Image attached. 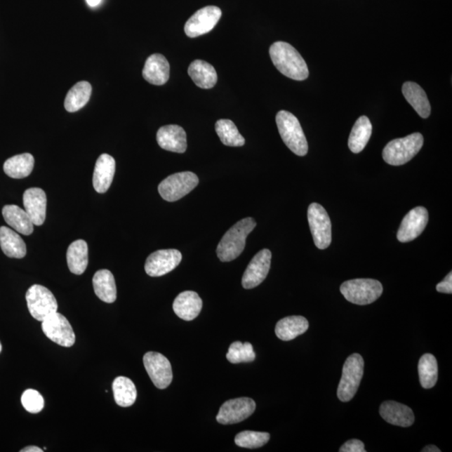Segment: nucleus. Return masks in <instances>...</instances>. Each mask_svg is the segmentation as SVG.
<instances>
[{
  "label": "nucleus",
  "mask_w": 452,
  "mask_h": 452,
  "mask_svg": "<svg viewBox=\"0 0 452 452\" xmlns=\"http://www.w3.org/2000/svg\"><path fill=\"white\" fill-rule=\"evenodd\" d=\"M269 53L274 66L286 77L295 81H304L310 76L305 60L288 43L284 41L273 43Z\"/></svg>",
  "instance_id": "f257e3e1"
},
{
  "label": "nucleus",
  "mask_w": 452,
  "mask_h": 452,
  "mask_svg": "<svg viewBox=\"0 0 452 452\" xmlns=\"http://www.w3.org/2000/svg\"><path fill=\"white\" fill-rule=\"evenodd\" d=\"M255 226V220L249 217L238 221L224 234L216 250L217 256L221 262H232L242 253L246 247V238Z\"/></svg>",
  "instance_id": "f03ea898"
},
{
  "label": "nucleus",
  "mask_w": 452,
  "mask_h": 452,
  "mask_svg": "<svg viewBox=\"0 0 452 452\" xmlns=\"http://www.w3.org/2000/svg\"><path fill=\"white\" fill-rule=\"evenodd\" d=\"M276 121L280 135L286 147L298 156H305L308 145L301 124L293 113L280 111L276 117Z\"/></svg>",
  "instance_id": "7ed1b4c3"
},
{
  "label": "nucleus",
  "mask_w": 452,
  "mask_h": 452,
  "mask_svg": "<svg viewBox=\"0 0 452 452\" xmlns=\"http://www.w3.org/2000/svg\"><path fill=\"white\" fill-rule=\"evenodd\" d=\"M423 134L415 133L406 138L394 139L383 150V159L393 166L406 164L419 153L423 147Z\"/></svg>",
  "instance_id": "20e7f679"
},
{
  "label": "nucleus",
  "mask_w": 452,
  "mask_h": 452,
  "mask_svg": "<svg viewBox=\"0 0 452 452\" xmlns=\"http://www.w3.org/2000/svg\"><path fill=\"white\" fill-rule=\"evenodd\" d=\"M364 367V359L359 354H352L346 359L343 364L340 383L338 387L339 401L349 402L354 397L362 380Z\"/></svg>",
  "instance_id": "39448f33"
},
{
  "label": "nucleus",
  "mask_w": 452,
  "mask_h": 452,
  "mask_svg": "<svg viewBox=\"0 0 452 452\" xmlns=\"http://www.w3.org/2000/svg\"><path fill=\"white\" fill-rule=\"evenodd\" d=\"M340 292L347 301L357 305H368L380 298L383 286L377 280L354 279L343 282Z\"/></svg>",
  "instance_id": "423d86ee"
},
{
  "label": "nucleus",
  "mask_w": 452,
  "mask_h": 452,
  "mask_svg": "<svg viewBox=\"0 0 452 452\" xmlns=\"http://www.w3.org/2000/svg\"><path fill=\"white\" fill-rule=\"evenodd\" d=\"M28 310L34 319L42 321L58 312V303L51 291L41 285L30 286L25 295Z\"/></svg>",
  "instance_id": "0eeeda50"
},
{
  "label": "nucleus",
  "mask_w": 452,
  "mask_h": 452,
  "mask_svg": "<svg viewBox=\"0 0 452 452\" xmlns=\"http://www.w3.org/2000/svg\"><path fill=\"white\" fill-rule=\"evenodd\" d=\"M199 184V178L192 172L176 173L160 182L159 192L165 201L175 202L190 194Z\"/></svg>",
  "instance_id": "6e6552de"
},
{
  "label": "nucleus",
  "mask_w": 452,
  "mask_h": 452,
  "mask_svg": "<svg viewBox=\"0 0 452 452\" xmlns=\"http://www.w3.org/2000/svg\"><path fill=\"white\" fill-rule=\"evenodd\" d=\"M307 219L317 248L324 250L331 245L332 225L325 208L317 203L308 207Z\"/></svg>",
  "instance_id": "1a4fd4ad"
},
{
  "label": "nucleus",
  "mask_w": 452,
  "mask_h": 452,
  "mask_svg": "<svg viewBox=\"0 0 452 452\" xmlns=\"http://www.w3.org/2000/svg\"><path fill=\"white\" fill-rule=\"evenodd\" d=\"M42 331L52 342L62 347H72L76 342L71 324L59 312H55L42 321Z\"/></svg>",
  "instance_id": "9d476101"
},
{
  "label": "nucleus",
  "mask_w": 452,
  "mask_h": 452,
  "mask_svg": "<svg viewBox=\"0 0 452 452\" xmlns=\"http://www.w3.org/2000/svg\"><path fill=\"white\" fill-rule=\"evenodd\" d=\"M222 15L220 8L216 6H207L201 8L190 17L185 25L187 36L195 38L211 32Z\"/></svg>",
  "instance_id": "9b49d317"
},
{
  "label": "nucleus",
  "mask_w": 452,
  "mask_h": 452,
  "mask_svg": "<svg viewBox=\"0 0 452 452\" xmlns=\"http://www.w3.org/2000/svg\"><path fill=\"white\" fill-rule=\"evenodd\" d=\"M143 364L152 382L158 389H166L173 380L171 362L163 354L149 352L143 356Z\"/></svg>",
  "instance_id": "f8f14e48"
},
{
  "label": "nucleus",
  "mask_w": 452,
  "mask_h": 452,
  "mask_svg": "<svg viewBox=\"0 0 452 452\" xmlns=\"http://www.w3.org/2000/svg\"><path fill=\"white\" fill-rule=\"evenodd\" d=\"M255 411V403L251 398L230 399L220 408L216 420L220 424L233 425L246 420Z\"/></svg>",
  "instance_id": "ddd939ff"
},
{
  "label": "nucleus",
  "mask_w": 452,
  "mask_h": 452,
  "mask_svg": "<svg viewBox=\"0 0 452 452\" xmlns=\"http://www.w3.org/2000/svg\"><path fill=\"white\" fill-rule=\"evenodd\" d=\"M181 260L182 254L178 250H159L147 258L145 272L150 277H162L175 270Z\"/></svg>",
  "instance_id": "4468645a"
},
{
  "label": "nucleus",
  "mask_w": 452,
  "mask_h": 452,
  "mask_svg": "<svg viewBox=\"0 0 452 452\" xmlns=\"http://www.w3.org/2000/svg\"><path fill=\"white\" fill-rule=\"evenodd\" d=\"M272 252L268 249L260 251L247 267L242 277V286L245 289L256 288L266 279L270 271Z\"/></svg>",
  "instance_id": "2eb2a0df"
},
{
  "label": "nucleus",
  "mask_w": 452,
  "mask_h": 452,
  "mask_svg": "<svg viewBox=\"0 0 452 452\" xmlns=\"http://www.w3.org/2000/svg\"><path fill=\"white\" fill-rule=\"evenodd\" d=\"M428 220L427 208L421 206L413 208L405 216L399 226L397 233L399 241L406 243L415 240L424 232Z\"/></svg>",
  "instance_id": "dca6fc26"
},
{
  "label": "nucleus",
  "mask_w": 452,
  "mask_h": 452,
  "mask_svg": "<svg viewBox=\"0 0 452 452\" xmlns=\"http://www.w3.org/2000/svg\"><path fill=\"white\" fill-rule=\"evenodd\" d=\"M46 194L40 188H30L23 195L25 211L32 219L34 225L45 222L46 215Z\"/></svg>",
  "instance_id": "f3484780"
},
{
  "label": "nucleus",
  "mask_w": 452,
  "mask_h": 452,
  "mask_svg": "<svg viewBox=\"0 0 452 452\" xmlns=\"http://www.w3.org/2000/svg\"><path fill=\"white\" fill-rule=\"evenodd\" d=\"M157 142L163 149L173 153L184 154L187 149V135L185 129L179 125H167L160 128Z\"/></svg>",
  "instance_id": "a211bd4d"
},
{
  "label": "nucleus",
  "mask_w": 452,
  "mask_h": 452,
  "mask_svg": "<svg viewBox=\"0 0 452 452\" xmlns=\"http://www.w3.org/2000/svg\"><path fill=\"white\" fill-rule=\"evenodd\" d=\"M380 414L387 423L397 427H408L415 423V415L411 408L395 401L382 404Z\"/></svg>",
  "instance_id": "6ab92c4d"
},
{
  "label": "nucleus",
  "mask_w": 452,
  "mask_h": 452,
  "mask_svg": "<svg viewBox=\"0 0 452 452\" xmlns=\"http://www.w3.org/2000/svg\"><path fill=\"white\" fill-rule=\"evenodd\" d=\"M171 74V66L168 60L161 54H154L147 59L142 69V77L155 86H162L166 84Z\"/></svg>",
  "instance_id": "aec40b11"
},
{
  "label": "nucleus",
  "mask_w": 452,
  "mask_h": 452,
  "mask_svg": "<svg viewBox=\"0 0 452 452\" xmlns=\"http://www.w3.org/2000/svg\"><path fill=\"white\" fill-rule=\"evenodd\" d=\"M116 171L115 159L103 154L97 160L93 173V187L98 193H106L110 188Z\"/></svg>",
  "instance_id": "412c9836"
},
{
  "label": "nucleus",
  "mask_w": 452,
  "mask_h": 452,
  "mask_svg": "<svg viewBox=\"0 0 452 452\" xmlns=\"http://www.w3.org/2000/svg\"><path fill=\"white\" fill-rule=\"evenodd\" d=\"M203 302L199 295L192 291H186L178 295L173 304V310L180 319L192 321L201 314Z\"/></svg>",
  "instance_id": "4be33fe9"
},
{
  "label": "nucleus",
  "mask_w": 452,
  "mask_h": 452,
  "mask_svg": "<svg viewBox=\"0 0 452 452\" xmlns=\"http://www.w3.org/2000/svg\"><path fill=\"white\" fill-rule=\"evenodd\" d=\"M402 93L406 101L411 104L420 117L423 119L429 117L432 107H430L427 93L418 84L412 81L406 82L402 86Z\"/></svg>",
  "instance_id": "5701e85b"
},
{
  "label": "nucleus",
  "mask_w": 452,
  "mask_h": 452,
  "mask_svg": "<svg viewBox=\"0 0 452 452\" xmlns=\"http://www.w3.org/2000/svg\"><path fill=\"white\" fill-rule=\"evenodd\" d=\"M310 324L302 316H290L281 319L276 325L275 333L282 341H291L307 331Z\"/></svg>",
  "instance_id": "b1692460"
},
{
  "label": "nucleus",
  "mask_w": 452,
  "mask_h": 452,
  "mask_svg": "<svg viewBox=\"0 0 452 452\" xmlns=\"http://www.w3.org/2000/svg\"><path fill=\"white\" fill-rule=\"evenodd\" d=\"M188 73L195 85L202 89L214 88L218 80L214 67L201 60H197L191 63Z\"/></svg>",
  "instance_id": "393cba45"
},
{
  "label": "nucleus",
  "mask_w": 452,
  "mask_h": 452,
  "mask_svg": "<svg viewBox=\"0 0 452 452\" xmlns=\"http://www.w3.org/2000/svg\"><path fill=\"white\" fill-rule=\"evenodd\" d=\"M2 214L6 222L17 232L29 236L34 232L32 220L23 208L11 204L3 208Z\"/></svg>",
  "instance_id": "a878e982"
},
{
  "label": "nucleus",
  "mask_w": 452,
  "mask_h": 452,
  "mask_svg": "<svg viewBox=\"0 0 452 452\" xmlns=\"http://www.w3.org/2000/svg\"><path fill=\"white\" fill-rule=\"evenodd\" d=\"M0 247L8 258L21 259L26 255V246L23 239L6 226L0 227Z\"/></svg>",
  "instance_id": "bb28decb"
},
{
  "label": "nucleus",
  "mask_w": 452,
  "mask_h": 452,
  "mask_svg": "<svg viewBox=\"0 0 452 452\" xmlns=\"http://www.w3.org/2000/svg\"><path fill=\"white\" fill-rule=\"evenodd\" d=\"M95 295L104 303H112L117 299V286L112 273L110 271L100 270L95 273L93 279Z\"/></svg>",
  "instance_id": "cd10ccee"
},
{
  "label": "nucleus",
  "mask_w": 452,
  "mask_h": 452,
  "mask_svg": "<svg viewBox=\"0 0 452 452\" xmlns=\"http://www.w3.org/2000/svg\"><path fill=\"white\" fill-rule=\"evenodd\" d=\"M69 270L81 275L88 266V246L84 240H77L69 246L67 254Z\"/></svg>",
  "instance_id": "c85d7f7f"
},
{
  "label": "nucleus",
  "mask_w": 452,
  "mask_h": 452,
  "mask_svg": "<svg viewBox=\"0 0 452 452\" xmlns=\"http://www.w3.org/2000/svg\"><path fill=\"white\" fill-rule=\"evenodd\" d=\"M372 130L371 121L367 117H360L356 121L347 142L350 149L353 153L359 154L364 150L371 137Z\"/></svg>",
  "instance_id": "c756f323"
},
{
  "label": "nucleus",
  "mask_w": 452,
  "mask_h": 452,
  "mask_svg": "<svg viewBox=\"0 0 452 452\" xmlns=\"http://www.w3.org/2000/svg\"><path fill=\"white\" fill-rule=\"evenodd\" d=\"M112 391L116 403L121 407L132 406L136 401V386L127 377L116 378L112 383Z\"/></svg>",
  "instance_id": "7c9ffc66"
},
{
  "label": "nucleus",
  "mask_w": 452,
  "mask_h": 452,
  "mask_svg": "<svg viewBox=\"0 0 452 452\" xmlns=\"http://www.w3.org/2000/svg\"><path fill=\"white\" fill-rule=\"evenodd\" d=\"M34 159L30 154L15 155L4 164V171L13 179H23L33 171Z\"/></svg>",
  "instance_id": "2f4dec72"
},
{
  "label": "nucleus",
  "mask_w": 452,
  "mask_h": 452,
  "mask_svg": "<svg viewBox=\"0 0 452 452\" xmlns=\"http://www.w3.org/2000/svg\"><path fill=\"white\" fill-rule=\"evenodd\" d=\"M91 84L88 81L78 82L68 91L65 100V108L69 112H76L81 109L89 102L91 95Z\"/></svg>",
  "instance_id": "473e14b6"
},
{
  "label": "nucleus",
  "mask_w": 452,
  "mask_h": 452,
  "mask_svg": "<svg viewBox=\"0 0 452 452\" xmlns=\"http://www.w3.org/2000/svg\"><path fill=\"white\" fill-rule=\"evenodd\" d=\"M419 378L424 389H432L438 380V364L436 357L425 354L420 359L418 364Z\"/></svg>",
  "instance_id": "72a5a7b5"
},
{
  "label": "nucleus",
  "mask_w": 452,
  "mask_h": 452,
  "mask_svg": "<svg viewBox=\"0 0 452 452\" xmlns=\"http://www.w3.org/2000/svg\"><path fill=\"white\" fill-rule=\"evenodd\" d=\"M215 131L223 145L229 147H241L246 140L237 126L229 119H220L216 121Z\"/></svg>",
  "instance_id": "f704fd0d"
},
{
  "label": "nucleus",
  "mask_w": 452,
  "mask_h": 452,
  "mask_svg": "<svg viewBox=\"0 0 452 452\" xmlns=\"http://www.w3.org/2000/svg\"><path fill=\"white\" fill-rule=\"evenodd\" d=\"M226 359L232 364L253 362L255 354L250 343L234 342L230 345Z\"/></svg>",
  "instance_id": "c9c22d12"
},
{
  "label": "nucleus",
  "mask_w": 452,
  "mask_h": 452,
  "mask_svg": "<svg viewBox=\"0 0 452 452\" xmlns=\"http://www.w3.org/2000/svg\"><path fill=\"white\" fill-rule=\"evenodd\" d=\"M269 440H270V434L251 432V430H245L239 433L234 438V442L238 446L248 449L259 448L266 445Z\"/></svg>",
  "instance_id": "e433bc0d"
},
{
  "label": "nucleus",
  "mask_w": 452,
  "mask_h": 452,
  "mask_svg": "<svg viewBox=\"0 0 452 452\" xmlns=\"http://www.w3.org/2000/svg\"><path fill=\"white\" fill-rule=\"evenodd\" d=\"M21 403L25 410L32 414L40 413L45 406L44 398L40 392L32 389L25 391L21 397Z\"/></svg>",
  "instance_id": "4c0bfd02"
},
{
  "label": "nucleus",
  "mask_w": 452,
  "mask_h": 452,
  "mask_svg": "<svg viewBox=\"0 0 452 452\" xmlns=\"http://www.w3.org/2000/svg\"><path fill=\"white\" fill-rule=\"evenodd\" d=\"M340 452H365L364 444L357 439L347 441L339 449Z\"/></svg>",
  "instance_id": "58836bf2"
},
{
  "label": "nucleus",
  "mask_w": 452,
  "mask_h": 452,
  "mask_svg": "<svg viewBox=\"0 0 452 452\" xmlns=\"http://www.w3.org/2000/svg\"><path fill=\"white\" fill-rule=\"evenodd\" d=\"M437 291L439 293L451 294L452 293V273L445 277V279L438 284Z\"/></svg>",
  "instance_id": "ea45409f"
},
{
  "label": "nucleus",
  "mask_w": 452,
  "mask_h": 452,
  "mask_svg": "<svg viewBox=\"0 0 452 452\" xmlns=\"http://www.w3.org/2000/svg\"><path fill=\"white\" fill-rule=\"evenodd\" d=\"M20 452H43V450L39 448L37 446H30L25 447V448L20 450Z\"/></svg>",
  "instance_id": "a19ab883"
},
{
  "label": "nucleus",
  "mask_w": 452,
  "mask_h": 452,
  "mask_svg": "<svg viewBox=\"0 0 452 452\" xmlns=\"http://www.w3.org/2000/svg\"><path fill=\"white\" fill-rule=\"evenodd\" d=\"M423 452H441V450L438 448L437 446L434 445H430L425 446L423 450Z\"/></svg>",
  "instance_id": "79ce46f5"
},
{
  "label": "nucleus",
  "mask_w": 452,
  "mask_h": 452,
  "mask_svg": "<svg viewBox=\"0 0 452 452\" xmlns=\"http://www.w3.org/2000/svg\"><path fill=\"white\" fill-rule=\"evenodd\" d=\"M102 1V0H86V3H88V6L93 8L98 6Z\"/></svg>",
  "instance_id": "37998d69"
},
{
  "label": "nucleus",
  "mask_w": 452,
  "mask_h": 452,
  "mask_svg": "<svg viewBox=\"0 0 452 452\" xmlns=\"http://www.w3.org/2000/svg\"><path fill=\"white\" fill-rule=\"evenodd\" d=\"M2 351V345L1 343H0V353H1Z\"/></svg>",
  "instance_id": "c03bdc74"
}]
</instances>
